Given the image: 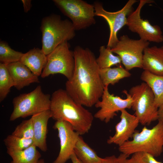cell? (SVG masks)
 Wrapping results in <instances>:
<instances>
[{
    "mask_svg": "<svg viewBox=\"0 0 163 163\" xmlns=\"http://www.w3.org/2000/svg\"><path fill=\"white\" fill-rule=\"evenodd\" d=\"M70 159L72 163H83L76 156L74 152L71 156Z\"/></svg>",
    "mask_w": 163,
    "mask_h": 163,
    "instance_id": "cell-32",
    "label": "cell"
},
{
    "mask_svg": "<svg viewBox=\"0 0 163 163\" xmlns=\"http://www.w3.org/2000/svg\"><path fill=\"white\" fill-rule=\"evenodd\" d=\"M99 50L100 55L96 61L100 69L110 68L113 66L120 65L122 63L120 57L118 55H114L111 48L102 46L100 47Z\"/></svg>",
    "mask_w": 163,
    "mask_h": 163,
    "instance_id": "cell-23",
    "label": "cell"
},
{
    "mask_svg": "<svg viewBox=\"0 0 163 163\" xmlns=\"http://www.w3.org/2000/svg\"><path fill=\"white\" fill-rule=\"evenodd\" d=\"M40 29L42 34L41 49L46 55L75 36L72 22L67 19L62 20L60 15L56 14L43 18Z\"/></svg>",
    "mask_w": 163,
    "mask_h": 163,
    "instance_id": "cell-4",
    "label": "cell"
},
{
    "mask_svg": "<svg viewBox=\"0 0 163 163\" xmlns=\"http://www.w3.org/2000/svg\"><path fill=\"white\" fill-rule=\"evenodd\" d=\"M35 75H41L47 62V57L42 49L34 48L24 53L20 61Z\"/></svg>",
    "mask_w": 163,
    "mask_h": 163,
    "instance_id": "cell-18",
    "label": "cell"
},
{
    "mask_svg": "<svg viewBox=\"0 0 163 163\" xmlns=\"http://www.w3.org/2000/svg\"><path fill=\"white\" fill-rule=\"evenodd\" d=\"M14 83L8 68L7 65L0 63V101L6 98Z\"/></svg>",
    "mask_w": 163,
    "mask_h": 163,
    "instance_id": "cell-24",
    "label": "cell"
},
{
    "mask_svg": "<svg viewBox=\"0 0 163 163\" xmlns=\"http://www.w3.org/2000/svg\"><path fill=\"white\" fill-rule=\"evenodd\" d=\"M11 134L19 137L33 139L34 126L31 118L23 121L16 127Z\"/></svg>",
    "mask_w": 163,
    "mask_h": 163,
    "instance_id": "cell-27",
    "label": "cell"
},
{
    "mask_svg": "<svg viewBox=\"0 0 163 163\" xmlns=\"http://www.w3.org/2000/svg\"><path fill=\"white\" fill-rule=\"evenodd\" d=\"M53 127L58 131L60 149L58 157L53 163H65L70 159L80 135L70 123L65 121H56Z\"/></svg>",
    "mask_w": 163,
    "mask_h": 163,
    "instance_id": "cell-13",
    "label": "cell"
},
{
    "mask_svg": "<svg viewBox=\"0 0 163 163\" xmlns=\"http://www.w3.org/2000/svg\"><path fill=\"white\" fill-rule=\"evenodd\" d=\"M75 66L72 78L66 83V91L76 102L91 107L99 101L104 87L100 68L94 53L89 49L77 46L73 52Z\"/></svg>",
    "mask_w": 163,
    "mask_h": 163,
    "instance_id": "cell-1",
    "label": "cell"
},
{
    "mask_svg": "<svg viewBox=\"0 0 163 163\" xmlns=\"http://www.w3.org/2000/svg\"><path fill=\"white\" fill-rule=\"evenodd\" d=\"M74 152L83 163H102L103 158L99 157L80 136Z\"/></svg>",
    "mask_w": 163,
    "mask_h": 163,
    "instance_id": "cell-22",
    "label": "cell"
},
{
    "mask_svg": "<svg viewBox=\"0 0 163 163\" xmlns=\"http://www.w3.org/2000/svg\"><path fill=\"white\" fill-rule=\"evenodd\" d=\"M12 49L6 42L0 41V63L8 65L20 61L23 55Z\"/></svg>",
    "mask_w": 163,
    "mask_h": 163,
    "instance_id": "cell-25",
    "label": "cell"
},
{
    "mask_svg": "<svg viewBox=\"0 0 163 163\" xmlns=\"http://www.w3.org/2000/svg\"><path fill=\"white\" fill-rule=\"evenodd\" d=\"M33 144L22 150L7 149V153L12 159L11 163H38L41 155Z\"/></svg>",
    "mask_w": 163,
    "mask_h": 163,
    "instance_id": "cell-20",
    "label": "cell"
},
{
    "mask_svg": "<svg viewBox=\"0 0 163 163\" xmlns=\"http://www.w3.org/2000/svg\"><path fill=\"white\" fill-rule=\"evenodd\" d=\"M121 112L120 120L115 126V133L110 136L107 141L109 144H115L119 146L132 137L139 123L135 115L129 113L126 109Z\"/></svg>",
    "mask_w": 163,
    "mask_h": 163,
    "instance_id": "cell-14",
    "label": "cell"
},
{
    "mask_svg": "<svg viewBox=\"0 0 163 163\" xmlns=\"http://www.w3.org/2000/svg\"><path fill=\"white\" fill-rule=\"evenodd\" d=\"M129 155L121 153L117 157L120 163H139L132 155L130 158L128 159Z\"/></svg>",
    "mask_w": 163,
    "mask_h": 163,
    "instance_id": "cell-29",
    "label": "cell"
},
{
    "mask_svg": "<svg viewBox=\"0 0 163 163\" xmlns=\"http://www.w3.org/2000/svg\"><path fill=\"white\" fill-rule=\"evenodd\" d=\"M142 68L154 74L163 76V48L148 46L144 51Z\"/></svg>",
    "mask_w": 163,
    "mask_h": 163,
    "instance_id": "cell-17",
    "label": "cell"
},
{
    "mask_svg": "<svg viewBox=\"0 0 163 163\" xmlns=\"http://www.w3.org/2000/svg\"><path fill=\"white\" fill-rule=\"evenodd\" d=\"M154 2L151 0H140L135 11L131 12L127 18L126 25L132 32L137 33L140 39L149 42L161 43L163 42V34L160 27L152 25L147 19L140 16L141 10L146 4Z\"/></svg>",
    "mask_w": 163,
    "mask_h": 163,
    "instance_id": "cell-10",
    "label": "cell"
},
{
    "mask_svg": "<svg viewBox=\"0 0 163 163\" xmlns=\"http://www.w3.org/2000/svg\"><path fill=\"white\" fill-rule=\"evenodd\" d=\"M69 47L68 41H65L47 55V63L41 75L42 78L57 73L63 75L68 80L72 78L75 61L73 52Z\"/></svg>",
    "mask_w": 163,
    "mask_h": 163,
    "instance_id": "cell-8",
    "label": "cell"
},
{
    "mask_svg": "<svg viewBox=\"0 0 163 163\" xmlns=\"http://www.w3.org/2000/svg\"><path fill=\"white\" fill-rule=\"evenodd\" d=\"M4 141L7 149L14 150H23L34 144L33 139L19 137L12 134L8 135Z\"/></svg>",
    "mask_w": 163,
    "mask_h": 163,
    "instance_id": "cell-26",
    "label": "cell"
},
{
    "mask_svg": "<svg viewBox=\"0 0 163 163\" xmlns=\"http://www.w3.org/2000/svg\"><path fill=\"white\" fill-rule=\"evenodd\" d=\"M38 163H45V162L43 159H40L39 160Z\"/></svg>",
    "mask_w": 163,
    "mask_h": 163,
    "instance_id": "cell-34",
    "label": "cell"
},
{
    "mask_svg": "<svg viewBox=\"0 0 163 163\" xmlns=\"http://www.w3.org/2000/svg\"><path fill=\"white\" fill-rule=\"evenodd\" d=\"M14 86L20 90L34 83H39L38 77L34 75L25 65L20 61L7 65Z\"/></svg>",
    "mask_w": 163,
    "mask_h": 163,
    "instance_id": "cell-16",
    "label": "cell"
},
{
    "mask_svg": "<svg viewBox=\"0 0 163 163\" xmlns=\"http://www.w3.org/2000/svg\"><path fill=\"white\" fill-rule=\"evenodd\" d=\"M133 155L139 163H162L156 160L152 155L146 152H137Z\"/></svg>",
    "mask_w": 163,
    "mask_h": 163,
    "instance_id": "cell-28",
    "label": "cell"
},
{
    "mask_svg": "<svg viewBox=\"0 0 163 163\" xmlns=\"http://www.w3.org/2000/svg\"><path fill=\"white\" fill-rule=\"evenodd\" d=\"M149 43L140 39L134 40L123 35L111 50L120 57L125 69L129 71L135 68H142L143 52Z\"/></svg>",
    "mask_w": 163,
    "mask_h": 163,
    "instance_id": "cell-9",
    "label": "cell"
},
{
    "mask_svg": "<svg viewBox=\"0 0 163 163\" xmlns=\"http://www.w3.org/2000/svg\"><path fill=\"white\" fill-rule=\"evenodd\" d=\"M100 75L104 86L114 85L123 78L129 77L131 74L121 65L117 67L100 69Z\"/></svg>",
    "mask_w": 163,
    "mask_h": 163,
    "instance_id": "cell-21",
    "label": "cell"
},
{
    "mask_svg": "<svg viewBox=\"0 0 163 163\" xmlns=\"http://www.w3.org/2000/svg\"><path fill=\"white\" fill-rule=\"evenodd\" d=\"M50 110L52 118L56 121L70 123L80 135L88 133L94 119L92 113L75 101L66 90L59 89L51 97Z\"/></svg>",
    "mask_w": 163,
    "mask_h": 163,
    "instance_id": "cell-2",
    "label": "cell"
},
{
    "mask_svg": "<svg viewBox=\"0 0 163 163\" xmlns=\"http://www.w3.org/2000/svg\"><path fill=\"white\" fill-rule=\"evenodd\" d=\"M158 120H163V104L160 106L158 110Z\"/></svg>",
    "mask_w": 163,
    "mask_h": 163,
    "instance_id": "cell-33",
    "label": "cell"
},
{
    "mask_svg": "<svg viewBox=\"0 0 163 163\" xmlns=\"http://www.w3.org/2000/svg\"><path fill=\"white\" fill-rule=\"evenodd\" d=\"M54 4L72 21L76 30L86 28L96 23L94 5L82 0H53Z\"/></svg>",
    "mask_w": 163,
    "mask_h": 163,
    "instance_id": "cell-7",
    "label": "cell"
},
{
    "mask_svg": "<svg viewBox=\"0 0 163 163\" xmlns=\"http://www.w3.org/2000/svg\"><path fill=\"white\" fill-rule=\"evenodd\" d=\"M163 48V46H161Z\"/></svg>",
    "mask_w": 163,
    "mask_h": 163,
    "instance_id": "cell-35",
    "label": "cell"
},
{
    "mask_svg": "<svg viewBox=\"0 0 163 163\" xmlns=\"http://www.w3.org/2000/svg\"><path fill=\"white\" fill-rule=\"evenodd\" d=\"M123 92L126 95V99L111 94L108 86H104L101 100L98 101L94 105L95 107L100 109L95 113L94 117L107 123L117 115L116 113L131 108L133 101L132 97L126 90L123 91Z\"/></svg>",
    "mask_w": 163,
    "mask_h": 163,
    "instance_id": "cell-12",
    "label": "cell"
},
{
    "mask_svg": "<svg viewBox=\"0 0 163 163\" xmlns=\"http://www.w3.org/2000/svg\"><path fill=\"white\" fill-rule=\"evenodd\" d=\"M50 118L52 115L50 109L34 114L31 117L34 126V144L44 152L47 150V124Z\"/></svg>",
    "mask_w": 163,
    "mask_h": 163,
    "instance_id": "cell-15",
    "label": "cell"
},
{
    "mask_svg": "<svg viewBox=\"0 0 163 163\" xmlns=\"http://www.w3.org/2000/svg\"><path fill=\"white\" fill-rule=\"evenodd\" d=\"M102 163H120V162L117 157L113 155L103 158Z\"/></svg>",
    "mask_w": 163,
    "mask_h": 163,
    "instance_id": "cell-30",
    "label": "cell"
},
{
    "mask_svg": "<svg viewBox=\"0 0 163 163\" xmlns=\"http://www.w3.org/2000/svg\"><path fill=\"white\" fill-rule=\"evenodd\" d=\"M21 1L23 4L24 12L27 13L30 10L32 7L31 1L30 0H22Z\"/></svg>",
    "mask_w": 163,
    "mask_h": 163,
    "instance_id": "cell-31",
    "label": "cell"
},
{
    "mask_svg": "<svg viewBox=\"0 0 163 163\" xmlns=\"http://www.w3.org/2000/svg\"><path fill=\"white\" fill-rule=\"evenodd\" d=\"M137 2L136 0H129L121 9L114 12L107 11L101 3L94 2L95 15L104 18L109 27L110 32L107 47L112 48L119 41L117 33L123 26L126 25L127 16L132 11L133 6Z\"/></svg>",
    "mask_w": 163,
    "mask_h": 163,
    "instance_id": "cell-11",
    "label": "cell"
},
{
    "mask_svg": "<svg viewBox=\"0 0 163 163\" xmlns=\"http://www.w3.org/2000/svg\"><path fill=\"white\" fill-rule=\"evenodd\" d=\"M129 94L133 100L131 108L140 123L149 125L158 120V108L155 105L154 94L145 83L132 87Z\"/></svg>",
    "mask_w": 163,
    "mask_h": 163,
    "instance_id": "cell-6",
    "label": "cell"
},
{
    "mask_svg": "<svg viewBox=\"0 0 163 163\" xmlns=\"http://www.w3.org/2000/svg\"><path fill=\"white\" fill-rule=\"evenodd\" d=\"M151 129L145 126L140 132L135 131L133 139L119 146L121 153L129 156L139 152L149 154L154 157L160 156L163 151V120Z\"/></svg>",
    "mask_w": 163,
    "mask_h": 163,
    "instance_id": "cell-3",
    "label": "cell"
},
{
    "mask_svg": "<svg viewBox=\"0 0 163 163\" xmlns=\"http://www.w3.org/2000/svg\"><path fill=\"white\" fill-rule=\"evenodd\" d=\"M141 79L152 90L155 97V106L158 108L163 104V76L155 75L144 70Z\"/></svg>",
    "mask_w": 163,
    "mask_h": 163,
    "instance_id": "cell-19",
    "label": "cell"
},
{
    "mask_svg": "<svg viewBox=\"0 0 163 163\" xmlns=\"http://www.w3.org/2000/svg\"><path fill=\"white\" fill-rule=\"evenodd\" d=\"M51 97L43 92L40 85L29 93L20 94L13 99V110L9 120L14 121L50 109Z\"/></svg>",
    "mask_w": 163,
    "mask_h": 163,
    "instance_id": "cell-5",
    "label": "cell"
}]
</instances>
